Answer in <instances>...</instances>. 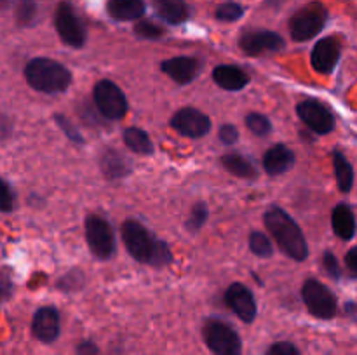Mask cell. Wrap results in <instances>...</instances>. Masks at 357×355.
<instances>
[{
	"label": "cell",
	"mask_w": 357,
	"mask_h": 355,
	"mask_svg": "<svg viewBox=\"0 0 357 355\" xmlns=\"http://www.w3.org/2000/svg\"><path fill=\"white\" fill-rule=\"evenodd\" d=\"M135 35L136 37L143 38V40H159L164 37V28L160 24L153 23L152 19H138L135 24Z\"/></svg>",
	"instance_id": "29"
},
{
	"label": "cell",
	"mask_w": 357,
	"mask_h": 355,
	"mask_svg": "<svg viewBox=\"0 0 357 355\" xmlns=\"http://www.w3.org/2000/svg\"><path fill=\"white\" fill-rule=\"evenodd\" d=\"M208 218H209L208 205H206L204 202H197V204L192 205L190 209V214H188V219H187V230L192 233L199 232V230L206 225Z\"/></svg>",
	"instance_id": "31"
},
{
	"label": "cell",
	"mask_w": 357,
	"mask_h": 355,
	"mask_svg": "<svg viewBox=\"0 0 357 355\" xmlns=\"http://www.w3.org/2000/svg\"><path fill=\"white\" fill-rule=\"evenodd\" d=\"M171 127L181 136L199 139L211 131V118L197 108L185 106L171 117Z\"/></svg>",
	"instance_id": "12"
},
{
	"label": "cell",
	"mask_w": 357,
	"mask_h": 355,
	"mask_svg": "<svg viewBox=\"0 0 357 355\" xmlns=\"http://www.w3.org/2000/svg\"><path fill=\"white\" fill-rule=\"evenodd\" d=\"M152 7L157 16L167 24H183L190 19V6L185 0H152Z\"/></svg>",
	"instance_id": "18"
},
{
	"label": "cell",
	"mask_w": 357,
	"mask_h": 355,
	"mask_svg": "<svg viewBox=\"0 0 357 355\" xmlns=\"http://www.w3.org/2000/svg\"><path fill=\"white\" fill-rule=\"evenodd\" d=\"M24 80L42 94L65 93L72 86V72L63 63L51 58H33L24 65Z\"/></svg>",
	"instance_id": "3"
},
{
	"label": "cell",
	"mask_w": 357,
	"mask_h": 355,
	"mask_svg": "<svg viewBox=\"0 0 357 355\" xmlns=\"http://www.w3.org/2000/svg\"><path fill=\"white\" fill-rule=\"evenodd\" d=\"M202 340L213 355H241L243 340L239 333L225 320L209 317L202 324Z\"/></svg>",
	"instance_id": "5"
},
{
	"label": "cell",
	"mask_w": 357,
	"mask_h": 355,
	"mask_svg": "<svg viewBox=\"0 0 357 355\" xmlns=\"http://www.w3.org/2000/svg\"><path fill=\"white\" fill-rule=\"evenodd\" d=\"M244 13H246V9H244L243 3L236 2V0H225L216 7L215 17L222 23H236L244 16Z\"/></svg>",
	"instance_id": "27"
},
{
	"label": "cell",
	"mask_w": 357,
	"mask_h": 355,
	"mask_svg": "<svg viewBox=\"0 0 357 355\" xmlns=\"http://www.w3.org/2000/svg\"><path fill=\"white\" fill-rule=\"evenodd\" d=\"M333 169L340 191L342 194H349L352 190V187H354V169H352L347 157L342 152H338V150L333 152Z\"/></svg>",
	"instance_id": "24"
},
{
	"label": "cell",
	"mask_w": 357,
	"mask_h": 355,
	"mask_svg": "<svg viewBox=\"0 0 357 355\" xmlns=\"http://www.w3.org/2000/svg\"><path fill=\"white\" fill-rule=\"evenodd\" d=\"M93 101L96 104L98 111L105 118H108V120H121L128 113L129 103L124 90L108 79H103L94 84Z\"/></svg>",
	"instance_id": "8"
},
{
	"label": "cell",
	"mask_w": 357,
	"mask_h": 355,
	"mask_svg": "<svg viewBox=\"0 0 357 355\" xmlns=\"http://www.w3.org/2000/svg\"><path fill=\"white\" fill-rule=\"evenodd\" d=\"M100 167L101 173H103L108 180H122V178H126L131 173V162L115 148H108L107 152L101 155Z\"/></svg>",
	"instance_id": "22"
},
{
	"label": "cell",
	"mask_w": 357,
	"mask_h": 355,
	"mask_svg": "<svg viewBox=\"0 0 357 355\" xmlns=\"http://www.w3.org/2000/svg\"><path fill=\"white\" fill-rule=\"evenodd\" d=\"M160 70L176 84L187 86L201 72V61L197 58H192V56H176V58L162 61Z\"/></svg>",
	"instance_id": "16"
},
{
	"label": "cell",
	"mask_w": 357,
	"mask_h": 355,
	"mask_svg": "<svg viewBox=\"0 0 357 355\" xmlns=\"http://www.w3.org/2000/svg\"><path fill=\"white\" fill-rule=\"evenodd\" d=\"M80 275L84 274H79V271H77V274H66L65 277L58 282V285L63 289V291H77V289L82 287L80 284H75V278H79Z\"/></svg>",
	"instance_id": "39"
},
{
	"label": "cell",
	"mask_w": 357,
	"mask_h": 355,
	"mask_svg": "<svg viewBox=\"0 0 357 355\" xmlns=\"http://www.w3.org/2000/svg\"><path fill=\"white\" fill-rule=\"evenodd\" d=\"M13 0H0V7H9Z\"/></svg>",
	"instance_id": "42"
},
{
	"label": "cell",
	"mask_w": 357,
	"mask_h": 355,
	"mask_svg": "<svg viewBox=\"0 0 357 355\" xmlns=\"http://www.w3.org/2000/svg\"><path fill=\"white\" fill-rule=\"evenodd\" d=\"M213 80L223 90H243L250 84V75L241 66L218 65L213 70Z\"/></svg>",
	"instance_id": "19"
},
{
	"label": "cell",
	"mask_w": 357,
	"mask_h": 355,
	"mask_svg": "<svg viewBox=\"0 0 357 355\" xmlns=\"http://www.w3.org/2000/svg\"><path fill=\"white\" fill-rule=\"evenodd\" d=\"M342 56V42L338 37L319 38L310 52V65L317 73L330 75L335 72Z\"/></svg>",
	"instance_id": "15"
},
{
	"label": "cell",
	"mask_w": 357,
	"mask_h": 355,
	"mask_svg": "<svg viewBox=\"0 0 357 355\" xmlns=\"http://www.w3.org/2000/svg\"><path fill=\"white\" fill-rule=\"evenodd\" d=\"M225 303L243 322L251 324L257 319V299H255V294L248 285L241 284V282L230 284L229 289L225 291Z\"/></svg>",
	"instance_id": "14"
},
{
	"label": "cell",
	"mask_w": 357,
	"mask_h": 355,
	"mask_svg": "<svg viewBox=\"0 0 357 355\" xmlns=\"http://www.w3.org/2000/svg\"><path fill=\"white\" fill-rule=\"evenodd\" d=\"M54 120H56V124H58V127L61 129L63 132H65V136L70 139V141L79 143V145H80V143H84V138H82V136H80V132L77 131L75 125H73L72 122H70L68 118L65 117V115L56 113L54 115Z\"/></svg>",
	"instance_id": "33"
},
{
	"label": "cell",
	"mask_w": 357,
	"mask_h": 355,
	"mask_svg": "<svg viewBox=\"0 0 357 355\" xmlns=\"http://www.w3.org/2000/svg\"><path fill=\"white\" fill-rule=\"evenodd\" d=\"M122 139H124V145L138 155H152L153 153L152 139L143 129L128 127L122 132Z\"/></svg>",
	"instance_id": "25"
},
{
	"label": "cell",
	"mask_w": 357,
	"mask_h": 355,
	"mask_svg": "<svg viewBox=\"0 0 357 355\" xmlns=\"http://www.w3.org/2000/svg\"><path fill=\"white\" fill-rule=\"evenodd\" d=\"M345 313H347V315L351 317L352 320H356V322H357V303L356 301H349L347 305H345Z\"/></svg>",
	"instance_id": "41"
},
{
	"label": "cell",
	"mask_w": 357,
	"mask_h": 355,
	"mask_svg": "<svg viewBox=\"0 0 357 355\" xmlns=\"http://www.w3.org/2000/svg\"><path fill=\"white\" fill-rule=\"evenodd\" d=\"M145 10V0H107V14L119 23L142 19Z\"/></svg>",
	"instance_id": "20"
},
{
	"label": "cell",
	"mask_w": 357,
	"mask_h": 355,
	"mask_svg": "<svg viewBox=\"0 0 357 355\" xmlns=\"http://www.w3.org/2000/svg\"><path fill=\"white\" fill-rule=\"evenodd\" d=\"M86 240L91 253L98 260H110L117 249L114 228L100 214H89L86 219Z\"/></svg>",
	"instance_id": "9"
},
{
	"label": "cell",
	"mask_w": 357,
	"mask_h": 355,
	"mask_svg": "<svg viewBox=\"0 0 357 355\" xmlns=\"http://www.w3.org/2000/svg\"><path fill=\"white\" fill-rule=\"evenodd\" d=\"M14 294V281L9 270L2 268L0 270V303H6Z\"/></svg>",
	"instance_id": "34"
},
{
	"label": "cell",
	"mask_w": 357,
	"mask_h": 355,
	"mask_svg": "<svg viewBox=\"0 0 357 355\" xmlns=\"http://www.w3.org/2000/svg\"><path fill=\"white\" fill-rule=\"evenodd\" d=\"M31 334L37 341L51 345L58 341L61 334V315L56 306H40L31 319Z\"/></svg>",
	"instance_id": "13"
},
{
	"label": "cell",
	"mask_w": 357,
	"mask_h": 355,
	"mask_svg": "<svg viewBox=\"0 0 357 355\" xmlns=\"http://www.w3.org/2000/svg\"><path fill=\"white\" fill-rule=\"evenodd\" d=\"M38 17L37 0H17L16 2V23L20 26H33Z\"/></svg>",
	"instance_id": "26"
},
{
	"label": "cell",
	"mask_w": 357,
	"mask_h": 355,
	"mask_svg": "<svg viewBox=\"0 0 357 355\" xmlns=\"http://www.w3.org/2000/svg\"><path fill=\"white\" fill-rule=\"evenodd\" d=\"M295 160L296 157L293 150H289L282 143H278L265 152L261 164H264V171L268 176H281L295 166Z\"/></svg>",
	"instance_id": "17"
},
{
	"label": "cell",
	"mask_w": 357,
	"mask_h": 355,
	"mask_svg": "<svg viewBox=\"0 0 357 355\" xmlns=\"http://www.w3.org/2000/svg\"><path fill=\"white\" fill-rule=\"evenodd\" d=\"M121 235L128 253L138 263L150 265L153 268H164L173 261L169 246L153 235L138 219H126L121 226Z\"/></svg>",
	"instance_id": "1"
},
{
	"label": "cell",
	"mask_w": 357,
	"mask_h": 355,
	"mask_svg": "<svg viewBox=\"0 0 357 355\" xmlns=\"http://www.w3.org/2000/svg\"><path fill=\"white\" fill-rule=\"evenodd\" d=\"M248 244H250L251 253L258 258H271L274 254V246L264 232H258V230L251 232Z\"/></svg>",
	"instance_id": "28"
},
{
	"label": "cell",
	"mask_w": 357,
	"mask_h": 355,
	"mask_svg": "<svg viewBox=\"0 0 357 355\" xmlns=\"http://www.w3.org/2000/svg\"><path fill=\"white\" fill-rule=\"evenodd\" d=\"M300 120L316 134H330L335 129V115L330 108L317 100H303L296 106Z\"/></svg>",
	"instance_id": "11"
},
{
	"label": "cell",
	"mask_w": 357,
	"mask_h": 355,
	"mask_svg": "<svg viewBox=\"0 0 357 355\" xmlns=\"http://www.w3.org/2000/svg\"><path fill=\"white\" fill-rule=\"evenodd\" d=\"M16 209V195L3 178H0V212H10Z\"/></svg>",
	"instance_id": "32"
},
{
	"label": "cell",
	"mask_w": 357,
	"mask_h": 355,
	"mask_svg": "<svg viewBox=\"0 0 357 355\" xmlns=\"http://www.w3.org/2000/svg\"><path fill=\"white\" fill-rule=\"evenodd\" d=\"M265 355H302V352L291 341H275L267 348Z\"/></svg>",
	"instance_id": "35"
},
{
	"label": "cell",
	"mask_w": 357,
	"mask_h": 355,
	"mask_svg": "<svg viewBox=\"0 0 357 355\" xmlns=\"http://www.w3.org/2000/svg\"><path fill=\"white\" fill-rule=\"evenodd\" d=\"M331 226H333V232L337 233V237H340L342 240L354 239L357 223L351 205L340 202L333 209V212H331Z\"/></svg>",
	"instance_id": "21"
},
{
	"label": "cell",
	"mask_w": 357,
	"mask_h": 355,
	"mask_svg": "<svg viewBox=\"0 0 357 355\" xmlns=\"http://www.w3.org/2000/svg\"><path fill=\"white\" fill-rule=\"evenodd\" d=\"M323 268L331 278H335V281H340V277H342L340 263H338L337 256H335L331 251H326V253L323 254Z\"/></svg>",
	"instance_id": "36"
},
{
	"label": "cell",
	"mask_w": 357,
	"mask_h": 355,
	"mask_svg": "<svg viewBox=\"0 0 357 355\" xmlns=\"http://www.w3.org/2000/svg\"><path fill=\"white\" fill-rule=\"evenodd\" d=\"M218 138L223 145H234L239 139V131L234 124H223L218 131Z\"/></svg>",
	"instance_id": "37"
},
{
	"label": "cell",
	"mask_w": 357,
	"mask_h": 355,
	"mask_svg": "<svg viewBox=\"0 0 357 355\" xmlns=\"http://www.w3.org/2000/svg\"><path fill=\"white\" fill-rule=\"evenodd\" d=\"M239 47L244 54L258 56L275 54L286 47V42L278 31L265 30V28H248L241 33Z\"/></svg>",
	"instance_id": "10"
},
{
	"label": "cell",
	"mask_w": 357,
	"mask_h": 355,
	"mask_svg": "<svg viewBox=\"0 0 357 355\" xmlns=\"http://www.w3.org/2000/svg\"><path fill=\"white\" fill-rule=\"evenodd\" d=\"M246 127L253 132L258 138H265L272 132V122L268 120V117H265L264 113H258V111H253V113L246 115Z\"/></svg>",
	"instance_id": "30"
},
{
	"label": "cell",
	"mask_w": 357,
	"mask_h": 355,
	"mask_svg": "<svg viewBox=\"0 0 357 355\" xmlns=\"http://www.w3.org/2000/svg\"><path fill=\"white\" fill-rule=\"evenodd\" d=\"M345 267L354 277H357V246L345 254Z\"/></svg>",
	"instance_id": "40"
},
{
	"label": "cell",
	"mask_w": 357,
	"mask_h": 355,
	"mask_svg": "<svg viewBox=\"0 0 357 355\" xmlns=\"http://www.w3.org/2000/svg\"><path fill=\"white\" fill-rule=\"evenodd\" d=\"M264 223L268 233L274 237L279 249L295 261L309 258V244L298 223L279 205H271L264 214Z\"/></svg>",
	"instance_id": "2"
},
{
	"label": "cell",
	"mask_w": 357,
	"mask_h": 355,
	"mask_svg": "<svg viewBox=\"0 0 357 355\" xmlns=\"http://www.w3.org/2000/svg\"><path fill=\"white\" fill-rule=\"evenodd\" d=\"M54 28L65 45L73 49H82L87 42V28L80 14L72 2L63 0L58 3L54 13Z\"/></svg>",
	"instance_id": "6"
},
{
	"label": "cell",
	"mask_w": 357,
	"mask_h": 355,
	"mask_svg": "<svg viewBox=\"0 0 357 355\" xmlns=\"http://www.w3.org/2000/svg\"><path fill=\"white\" fill-rule=\"evenodd\" d=\"M330 19L326 6L323 2H310L300 7L291 17H289V35L295 42H309L321 33Z\"/></svg>",
	"instance_id": "4"
},
{
	"label": "cell",
	"mask_w": 357,
	"mask_h": 355,
	"mask_svg": "<svg viewBox=\"0 0 357 355\" xmlns=\"http://www.w3.org/2000/svg\"><path fill=\"white\" fill-rule=\"evenodd\" d=\"M220 164L229 171L230 174L243 180H255L258 178V169L248 157L239 155V153H229L220 159Z\"/></svg>",
	"instance_id": "23"
},
{
	"label": "cell",
	"mask_w": 357,
	"mask_h": 355,
	"mask_svg": "<svg viewBox=\"0 0 357 355\" xmlns=\"http://www.w3.org/2000/svg\"><path fill=\"white\" fill-rule=\"evenodd\" d=\"M302 299L309 313L316 319L331 320L338 312V299L328 285L317 278H307L302 285Z\"/></svg>",
	"instance_id": "7"
},
{
	"label": "cell",
	"mask_w": 357,
	"mask_h": 355,
	"mask_svg": "<svg viewBox=\"0 0 357 355\" xmlns=\"http://www.w3.org/2000/svg\"><path fill=\"white\" fill-rule=\"evenodd\" d=\"M75 355H100V347L93 340H82L77 343Z\"/></svg>",
	"instance_id": "38"
}]
</instances>
